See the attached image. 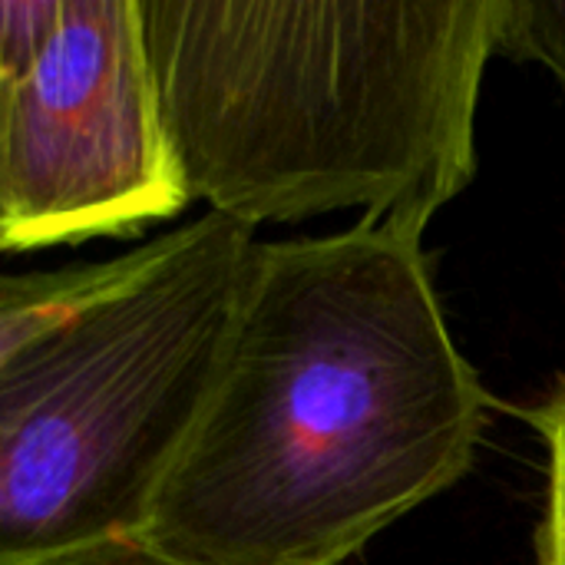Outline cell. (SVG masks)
Segmentation results:
<instances>
[{"label":"cell","mask_w":565,"mask_h":565,"mask_svg":"<svg viewBox=\"0 0 565 565\" xmlns=\"http://www.w3.org/2000/svg\"><path fill=\"white\" fill-rule=\"evenodd\" d=\"M503 7L136 0L189 205L248 228L361 209L424 235L473 179Z\"/></svg>","instance_id":"obj_2"},{"label":"cell","mask_w":565,"mask_h":565,"mask_svg":"<svg viewBox=\"0 0 565 565\" xmlns=\"http://www.w3.org/2000/svg\"><path fill=\"white\" fill-rule=\"evenodd\" d=\"M156 252L159 235L99 262L40 271H0V371L43 331L136 278L156 258Z\"/></svg>","instance_id":"obj_5"},{"label":"cell","mask_w":565,"mask_h":565,"mask_svg":"<svg viewBox=\"0 0 565 565\" xmlns=\"http://www.w3.org/2000/svg\"><path fill=\"white\" fill-rule=\"evenodd\" d=\"M23 565H179L166 559L162 553H156L152 546H146L139 536H113V540H99L79 550H66L46 559Z\"/></svg>","instance_id":"obj_9"},{"label":"cell","mask_w":565,"mask_h":565,"mask_svg":"<svg viewBox=\"0 0 565 565\" xmlns=\"http://www.w3.org/2000/svg\"><path fill=\"white\" fill-rule=\"evenodd\" d=\"M185 205L136 0H63L40 60L7 89L0 252L136 235Z\"/></svg>","instance_id":"obj_4"},{"label":"cell","mask_w":565,"mask_h":565,"mask_svg":"<svg viewBox=\"0 0 565 565\" xmlns=\"http://www.w3.org/2000/svg\"><path fill=\"white\" fill-rule=\"evenodd\" d=\"M550 450V503L540 533V563L565 565V377L530 414Z\"/></svg>","instance_id":"obj_7"},{"label":"cell","mask_w":565,"mask_h":565,"mask_svg":"<svg viewBox=\"0 0 565 565\" xmlns=\"http://www.w3.org/2000/svg\"><path fill=\"white\" fill-rule=\"evenodd\" d=\"M255 228L205 212L0 371V565L139 536L238 308Z\"/></svg>","instance_id":"obj_3"},{"label":"cell","mask_w":565,"mask_h":565,"mask_svg":"<svg viewBox=\"0 0 565 565\" xmlns=\"http://www.w3.org/2000/svg\"><path fill=\"white\" fill-rule=\"evenodd\" d=\"M7 89H10V83H7V76H3V70H0V139H3V113H7Z\"/></svg>","instance_id":"obj_10"},{"label":"cell","mask_w":565,"mask_h":565,"mask_svg":"<svg viewBox=\"0 0 565 565\" xmlns=\"http://www.w3.org/2000/svg\"><path fill=\"white\" fill-rule=\"evenodd\" d=\"M497 50L546 66L565 86V0H507Z\"/></svg>","instance_id":"obj_6"},{"label":"cell","mask_w":565,"mask_h":565,"mask_svg":"<svg viewBox=\"0 0 565 565\" xmlns=\"http://www.w3.org/2000/svg\"><path fill=\"white\" fill-rule=\"evenodd\" d=\"M487 407L420 235L358 222L255 242L139 540L179 565H344L467 477Z\"/></svg>","instance_id":"obj_1"},{"label":"cell","mask_w":565,"mask_h":565,"mask_svg":"<svg viewBox=\"0 0 565 565\" xmlns=\"http://www.w3.org/2000/svg\"><path fill=\"white\" fill-rule=\"evenodd\" d=\"M63 0H0V70L17 83L50 43Z\"/></svg>","instance_id":"obj_8"}]
</instances>
